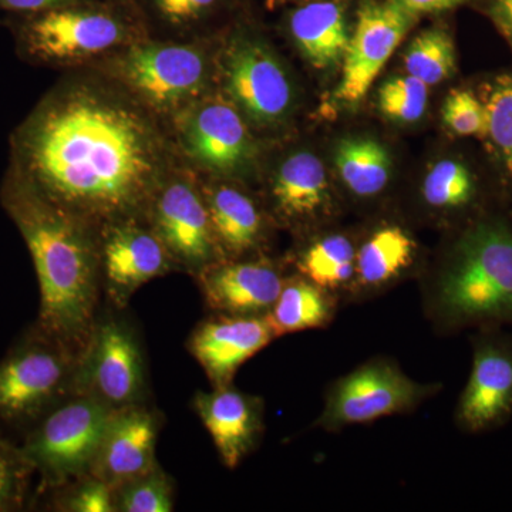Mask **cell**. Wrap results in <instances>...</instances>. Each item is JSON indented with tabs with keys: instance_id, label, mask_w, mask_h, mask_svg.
I'll return each mask as SVG.
<instances>
[{
	"instance_id": "obj_27",
	"label": "cell",
	"mask_w": 512,
	"mask_h": 512,
	"mask_svg": "<svg viewBox=\"0 0 512 512\" xmlns=\"http://www.w3.org/2000/svg\"><path fill=\"white\" fill-rule=\"evenodd\" d=\"M420 194L429 210L454 214L473 204L477 184L467 165L457 160H441L424 177Z\"/></svg>"
},
{
	"instance_id": "obj_39",
	"label": "cell",
	"mask_w": 512,
	"mask_h": 512,
	"mask_svg": "<svg viewBox=\"0 0 512 512\" xmlns=\"http://www.w3.org/2000/svg\"><path fill=\"white\" fill-rule=\"evenodd\" d=\"M288 2H296L299 3V5H301V3L311 2V0H288Z\"/></svg>"
},
{
	"instance_id": "obj_12",
	"label": "cell",
	"mask_w": 512,
	"mask_h": 512,
	"mask_svg": "<svg viewBox=\"0 0 512 512\" xmlns=\"http://www.w3.org/2000/svg\"><path fill=\"white\" fill-rule=\"evenodd\" d=\"M127 86L158 109H174L194 99L207 82V62L201 52L175 43H140L119 63Z\"/></svg>"
},
{
	"instance_id": "obj_4",
	"label": "cell",
	"mask_w": 512,
	"mask_h": 512,
	"mask_svg": "<svg viewBox=\"0 0 512 512\" xmlns=\"http://www.w3.org/2000/svg\"><path fill=\"white\" fill-rule=\"evenodd\" d=\"M134 10L130 0H82L35 15L13 16L20 55L36 63L99 55L131 36Z\"/></svg>"
},
{
	"instance_id": "obj_9",
	"label": "cell",
	"mask_w": 512,
	"mask_h": 512,
	"mask_svg": "<svg viewBox=\"0 0 512 512\" xmlns=\"http://www.w3.org/2000/svg\"><path fill=\"white\" fill-rule=\"evenodd\" d=\"M419 18L394 0H362L343 56L336 100L357 104L365 99L376 77Z\"/></svg>"
},
{
	"instance_id": "obj_6",
	"label": "cell",
	"mask_w": 512,
	"mask_h": 512,
	"mask_svg": "<svg viewBox=\"0 0 512 512\" xmlns=\"http://www.w3.org/2000/svg\"><path fill=\"white\" fill-rule=\"evenodd\" d=\"M113 413L93 397L73 394L23 436L20 446L40 478L36 497L92 474Z\"/></svg>"
},
{
	"instance_id": "obj_30",
	"label": "cell",
	"mask_w": 512,
	"mask_h": 512,
	"mask_svg": "<svg viewBox=\"0 0 512 512\" xmlns=\"http://www.w3.org/2000/svg\"><path fill=\"white\" fill-rule=\"evenodd\" d=\"M117 512H171L174 484L160 464L114 488Z\"/></svg>"
},
{
	"instance_id": "obj_19",
	"label": "cell",
	"mask_w": 512,
	"mask_h": 512,
	"mask_svg": "<svg viewBox=\"0 0 512 512\" xmlns=\"http://www.w3.org/2000/svg\"><path fill=\"white\" fill-rule=\"evenodd\" d=\"M183 131L190 156L212 173L239 174L254 160V140L238 111L227 103L211 101L198 107Z\"/></svg>"
},
{
	"instance_id": "obj_25",
	"label": "cell",
	"mask_w": 512,
	"mask_h": 512,
	"mask_svg": "<svg viewBox=\"0 0 512 512\" xmlns=\"http://www.w3.org/2000/svg\"><path fill=\"white\" fill-rule=\"evenodd\" d=\"M357 247L345 234H328L311 242L296 256L295 268L313 284L350 299L356 275Z\"/></svg>"
},
{
	"instance_id": "obj_11",
	"label": "cell",
	"mask_w": 512,
	"mask_h": 512,
	"mask_svg": "<svg viewBox=\"0 0 512 512\" xmlns=\"http://www.w3.org/2000/svg\"><path fill=\"white\" fill-rule=\"evenodd\" d=\"M101 292L124 311L134 293L178 269L163 242L144 220H127L99 231Z\"/></svg>"
},
{
	"instance_id": "obj_15",
	"label": "cell",
	"mask_w": 512,
	"mask_h": 512,
	"mask_svg": "<svg viewBox=\"0 0 512 512\" xmlns=\"http://www.w3.org/2000/svg\"><path fill=\"white\" fill-rule=\"evenodd\" d=\"M286 276L271 259H220L194 276L205 305L224 315H268L275 305Z\"/></svg>"
},
{
	"instance_id": "obj_18",
	"label": "cell",
	"mask_w": 512,
	"mask_h": 512,
	"mask_svg": "<svg viewBox=\"0 0 512 512\" xmlns=\"http://www.w3.org/2000/svg\"><path fill=\"white\" fill-rule=\"evenodd\" d=\"M160 416L146 403L114 410L92 474L117 488L157 466Z\"/></svg>"
},
{
	"instance_id": "obj_33",
	"label": "cell",
	"mask_w": 512,
	"mask_h": 512,
	"mask_svg": "<svg viewBox=\"0 0 512 512\" xmlns=\"http://www.w3.org/2000/svg\"><path fill=\"white\" fill-rule=\"evenodd\" d=\"M427 99V84L410 74L387 80L377 94V103L383 116L397 123L419 121L426 113Z\"/></svg>"
},
{
	"instance_id": "obj_35",
	"label": "cell",
	"mask_w": 512,
	"mask_h": 512,
	"mask_svg": "<svg viewBox=\"0 0 512 512\" xmlns=\"http://www.w3.org/2000/svg\"><path fill=\"white\" fill-rule=\"evenodd\" d=\"M133 5L148 10L151 16L167 23V25L181 28V26L195 25L217 15L228 0H130Z\"/></svg>"
},
{
	"instance_id": "obj_14",
	"label": "cell",
	"mask_w": 512,
	"mask_h": 512,
	"mask_svg": "<svg viewBox=\"0 0 512 512\" xmlns=\"http://www.w3.org/2000/svg\"><path fill=\"white\" fill-rule=\"evenodd\" d=\"M473 366L457 402V426L481 433L512 414V335L485 332L473 342Z\"/></svg>"
},
{
	"instance_id": "obj_23",
	"label": "cell",
	"mask_w": 512,
	"mask_h": 512,
	"mask_svg": "<svg viewBox=\"0 0 512 512\" xmlns=\"http://www.w3.org/2000/svg\"><path fill=\"white\" fill-rule=\"evenodd\" d=\"M221 259L244 258L264 241L265 218L256 202L238 188L211 187L204 194Z\"/></svg>"
},
{
	"instance_id": "obj_7",
	"label": "cell",
	"mask_w": 512,
	"mask_h": 512,
	"mask_svg": "<svg viewBox=\"0 0 512 512\" xmlns=\"http://www.w3.org/2000/svg\"><path fill=\"white\" fill-rule=\"evenodd\" d=\"M443 389L420 383L390 357H373L330 383L315 426L339 431L396 414L412 413Z\"/></svg>"
},
{
	"instance_id": "obj_36",
	"label": "cell",
	"mask_w": 512,
	"mask_h": 512,
	"mask_svg": "<svg viewBox=\"0 0 512 512\" xmlns=\"http://www.w3.org/2000/svg\"><path fill=\"white\" fill-rule=\"evenodd\" d=\"M77 2L82 0H0V10L13 16L35 15Z\"/></svg>"
},
{
	"instance_id": "obj_20",
	"label": "cell",
	"mask_w": 512,
	"mask_h": 512,
	"mask_svg": "<svg viewBox=\"0 0 512 512\" xmlns=\"http://www.w3.org/2000/svg\"><path fill=\"white\" fill-rule=\"evenodd\" d=\"M416 239L396 224L376 228L357 247L356 275L350 299H366L389 291L416 265Z\"/></svg>"
},
{
	"instance_id": "obj_8",
	"label": "cell",
	"mask_w": 512,
	"mask_h": 512,
	"mask_svg": "<svg viewBox=\"0 0 512 512\" xmlns=\"http://www.w3.org/2000/svg\"><path fill=\"white\" fill-rule=\"evenodd\" d=\"M74 394L93 397L113 410L146 403V356L136 328L123 316L99 312L77 359Z\"/></svg>"
},
{
	"instance_id": "obj_22",
	"label": "cell",
	"mask_w": 512,
	"mask_h": 512,
	"mask_svg": "<svg viewBox=\"0 0 512 512\" xmlns=\"http://www.w3.org/2000/svg\"><path fill=\"white\" fill-rule=\"evenodd\" d=\"M288 28L299 52L316 69L343 60L349 45L348 5L345 0H311L291 10Z\"/></svg>"
},
{
	"instance_id": "obj_3",
	"label": "cell",
	"mask_w": 512,
	"mask_h": 512,
	"mask_svg": "<svg viewBox=\"0 0 512 512\" xmlns=\"http://www.w3.org/2000/svg\"><path fill=\"white\" fill-rule=\"evenodd\" d=\"M431 325L450 333L512 323V232L500 221L464 229L421 288Z\"/></svg>"
},
{
	"instance_id": "obj_34",
	"label": "cell",
	"mask_w": 512,
	"mask_h": 512,
	"mask_svg": "<svg viewBox=\"0 0 512 512\" xmlns=\"http://www.w3.org/2000/svg\"><path fill=\"white\" fill-rule=\"evenodd\" d=\"M444 126L457 136L485 137L487 116L483 100L470 90H451L441 110Z\"/></svg>"
},
{
	"instance_id": "obj_28",
	"label": "cell",
	"mask_w": 512,
	"mask_h": 512,
	"mask_svg": "<svg viewBox=\"0 0 512 512\" xmlns=\"http://www.w3.org/2000/svg\"><path fill=\"white\" fill-rule=\"evenodd\" d=\"M403 60L407 74L436 86L456 73V45L446 29H426L414 37Z\"/></svg>"
},
{
	"instance_id": "obj_16",
	"label": "cell",
	"mask_w": 512,
	"mask_h": 512,
	"mask_svg": "<svg viewBox=\"0 0 512 512\" xmlns=\"http://www.w3.org/2000/svg\"><path fill=\"white\" fill-rule=\"evenodd\" d=\"M275 339L278 338L268 315L214 313L195 326L187 348L211 386L222 387L234 384L241 366Z\"/></svg>"
},
{
	"instance_id": "obj_29",
	"label": "cell",
	"mask_w": 512,
	"mask_h": 512,
	"mask_svg": "<svg viewBox=\"0 0 512 512\" xmlns=\"http://www.w3.org/2000/svg\"><path fill=\"white\" fill-rule=\"evenodd\" d=\"M487 131L484 140L500 161L512 185V76L495 77L483 94Z\"/></svg>"
},
{
	"instance_id": "obj_37",
	"label": "cell",
	"mask_w": 512,
	"mask_h": 512,
	"mask_svg": "<svg viewBox=\"0 0 512 512\" xmlns=\"http://www.w3.org/2000/svg\"><path fill=\"white\" fill-rule=\"evenodd\" d=\"M484 10L512 46V0H484Z\"/></svg>"
},
{
	"instance_id": "obj_32",
	"label": "cell",
	"mask_w": 512,
	"mask_h": 512,
	"mask_svg": "<svg viewBox=\"0 0 512 512\" xmlns=\"http://www.w3.org/2000/svg\"><path fill=\"white\" fill-rule=\"evenodd\" d=\"M35 474L22 446L0 433V512L25 510Z\"/></svg>"
},
{
	"instance_id": "obj_2",
	"label": "cell",
	"mask_w": 512,
	"mask_h": 512,
	"mask_svg": "<svg viewBox=\"0 0 512 512\" xmlns=\"http://www.w3.org/2000/svg\"><path fill=\"white\" fill-rule=\"evenodd\" d=\"M0 202L25 239L39 282L33 325L82 355L100 312L99 231L46 198L10 164Z\"/></svg>"
},
{
	"instance_id": "obj_1",
	"label": "cell",
	"mask_w": 512,
	"mask_h": 512,
	"mask_svg": "<svg viewBox=\"0 0 512 512\" xmlns=\"http://www.w3.org/2000/svg\"><path fill=\"white\" fill-rule=\"evenodd\" d=\"M12 165L97 231L144 220L164 183L158 133L133 104L89 86L47 94L12 137Z\"/></svg>"
},
{
	"instance_id": "obj_26",
	"label": "cell",
	"mask_w": 512,
	"mask_h": 512,
	"mask_svg": "<svg viewBox=\"0 0 512 512\" xmlns=\"http://www.w3.org/2000/svg\"><path fill=\"white\" fill-rule=\"evenodd\" d=\"M335 167L346 190L359 200H372L392 177L389 151L372 138H348L335 150Z\"/></svg>"
},
{
	"instance_id": "obj_13",
	"label": "cell",
	"mask_w": 512,
	"mask_h": 512,
	"mask_svg": "<svg viewBox=\"0 0 512 512\" xmlns=\"http://www.w3.org/2000/svg\"><path fill=\"white\" fill-rule=\"evenodd\" d=\"M224 76L229 96L255 123L271 126L291 111L288 74L261 40L235 36L225 53Z\"/></svg>"
},
{
	"instance_id": "obj_38",
	"label": "cell",
	"mask_w": 512,
	"mask_h": 512,
	"mask_svg": "<svg viewBox=\"0 0 512 512\" xmlns=\"http://www.w3.org/2000/svg\"><path fill=\"white\" fill-rule=\"evenodd\" d=\"M404 9L414 13V15H430V13L447 12V10L456 9L470 0H394Z\"/></svg>"
},
{
	"instance_id": "obj_31",
	"label": "cell",
	"mask_w": 512,
	"mask_h": 512,
	"mask_svg": "<svg viewBox=\"0 0 512 512\" xmlns=\"http://www.w3.org/2000/svg\"><path fill=\"white\" fill-rule=\"evenodd\" d=\"M36 498H46L43 507L49 511L117 512L114 488L93 474L60 485Z\"/></svg>"
},
{
	"instance_id": "obj_10",
	"label": "cell",
	"mask_w": 512,
	"mask_h": 512,
	"mask_svg": "<svg viewBox=\"0 0 512 512\" xmlns=\"http://www.w3.org/2000/svg\"><path fill=\"white\" fill-rule=\"evenodd\" d=\"M144 221L163 242L178 269L197 276L220 261L204 194L188 181L164 180L148 205Z\"/></svg>"
},
{
	"instance_id": "obj_21",
	"label": "cell",
	"mask_w": 512,
	"mask_h": 512,
	"mask_svg": "<svg viewBox=\"0 0 512 512\" xmlns=\"http://www.w3.org/2000/svg\"><path fill=\"white\" fill-rule=\"evenodd\" d=\"M271 202L286 224H303L326 214L332 192L322 161L308 151L286 158L272 181Z\"/></svg>"
},
{
	"instance_id": "obj_17",
	"label": "cell",
	"mask_w": 512,
	"mask_h": 512,
	"mask_svg": "<svg viewBox=\"0 0 512 512\" xmlns=\"http://www.w3.org/2000/svg\"><path fill=\"white\" fill-rule=\"evenodd\" d=\"M192 409L229 470L241 466L261 443L265 404L255 394L242 392L234 384L212 387L211 392L195 394Z\"/></svg>"
},
{
	"instance_id": "obj_5",
	"label": "cell",
	"mask_w": 512,
	"mask_h": 512,
	"mask_svg": "<svg viewBox=\"0 0 512 512\" xmlns=\"http://www.w3.org/2000/svg\"><path fill=\"white\" fill-rule=\"evenodd\" d=\"M77 356L35 325L0 359V423L25 436L74 394Z\"/></svg>"
},
{
	"instance_id": "obj_24",
	"label": "cell",
	"mask_w": 512,
	"mask_h": 512,
	"mask_svg": "<svg viewBox=\"0 0 512 512\" xmlns=\"http://www.w3.org/2000/svg\"><path fill=\"white\" fill-rule=\"evenodd\" d=\"M340 301L342 299L335 293L320 288L296 272L286 276L268 318L276 338L303 330L328 328L338 313Z\"/></svg>"
}]
</instances>
